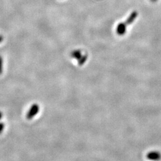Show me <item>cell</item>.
Here are the masks:
<instances>
[{"label": "cell", "instance_id": "obj_1", "mask_svg": "<svg viewBox=\"0 0 161 161\" xmlns=\"http://www.w3.org/2000/svg\"><path fill=\"white\" fill-rule=\"evenodd\" d=\"M39 106L37 104H32L30 107L29 110L26 115V118L28 119H32L34 116H35L39 112Z\"/></svg>", "mask_w": 161, "mask_h": 161}, {"label": "cell", "instance_id": "obj_2", "mask_svg": "<svg viewBox=\"0 0 161 161\" xmlns=\"http://www.w3.org/2000/svg\"><path fill=\"white\" fill-rule=\"evenodd\" d=\"M147 158L152 161H159L161 159V153L158 151H152L147 154Z\"/></svg>", "mask_w": 161, "mask_h": 161}, {"label": "cell", "instance_id": "obj_3", "mask_svg": "<svg viewBox=\"0 0 161 161\" xmlns=\"http://www.w3.org/2000/svg\"><path fill=\"white\" fill-rule=\"evenodd\" d=\"M127 24L125 22L119 23L116 27V33L119 36H123L126 34Z\"/></svg>", "mask_w": 161, "mask_h": 161}, {"label": "cell", "instance_id": "obj_4", "mask_svg": "<svg viewBox=\"0 0 161 161\" xmlns=\"http://www.w3.org/2000/svg\"><path fill=\"white\" fill-rule=\"evenodd\" d=\"M138 16V13L136 11H134L129 16V17L127 18V20L125 22V23L127 24V25H129L132 24L133 22H134V20L136 19Z\"/></svg>", "mask_w": 161, "mask_h": 161}, {"label": "cell", "instance_id": "obj_5", "mask_svg": "<svg viewBox=\"0 0 161 161\" xmlns=\"http://www.w3.org/2000/svg\"><path fill=\"white\" fill-rule=\"evenodd\" d=\"M83 56L81 51L79 50H76L73 51L71 53V57L76 58L77 60H79Z\"/></svg>", "mask_w": 161, "mask_h": 161}, {"label": "cell", "instance_id": "obj_6", "mask_svg": "<svg viewBox=\"0 0 161 161\" xmlns=\"http://www.w3.org/2000/svg\"><path fill=\"white\" fill-rule=\"evenodd\" d=\"M88 58V56L87 54H85L84 56H83L82 57L78 60V64L79 66H83L85 63V62L87 61Z\"/></svg>", "mask_w": 161, "mask_h": 161}, {"label": "cell", "instance_id": "obj_7", "mask_svg": "<svg viewBox=\"0 0 161 161\" xmlns=\"http://www.w3.org/2000/svg\"><path fill=\"white\" fill-rule=\"evenodd\" d=\"M2 73V58L0 56V75Z\"/></svg>", "mask_w": 161, "mask_h": 161}, {"label": "cell", "instance_id": "obj_8", "mask_svg": "<svg viewBox=\"0 0 161 161\" xmlns=\"http://www.w3.org/2000/svg\"><path fill=\"white\" fill-rule=\"evenodd\" d=\"M4 124L2 123H0V134L2 133L4 129Z\"/></svg>", "mask_w": 161, "mask_h": 161}, {"label": "cell", "instance_id": "obj_9", "mask_svg": "<svg viewBox=\"0 0 161 161\" xmlns=\"http://www.w3.org/2000/svg\"><path fill=\"white\" fill-rule=\"evenodd\" d=\"M2 112L0 111V120L2 119Z\"/></svg>", "mask_w": 161, "mask_h": 161}, {"label": "cell", "instance_id": "obj_10", "mask_svg": "<svg viewBox=\"0 0 161 161\" xmlns=\"http://www.w3.org/2000/svg\"><path fill=\"white\" fill-rule=\"evenodd\" d=\"M2 40H3V37L0 35V42H1L2 41Z\"/></svg>", "mask_w": 161, "mask_h": 161}, {"label": "cell", "instance_id": "obj_11", "mask_svg": "<svg viewBox=\"0 0 161 161\" xmlns=\"http://www.w3.org/2000/svg\"><path fill=\"white\" fill-rule=\"evenodd\" d=\"M152 1V2H156L157 0H151Z\"/></svg>", "mask_w": 161, "mask_h": 161}]
</instances>
